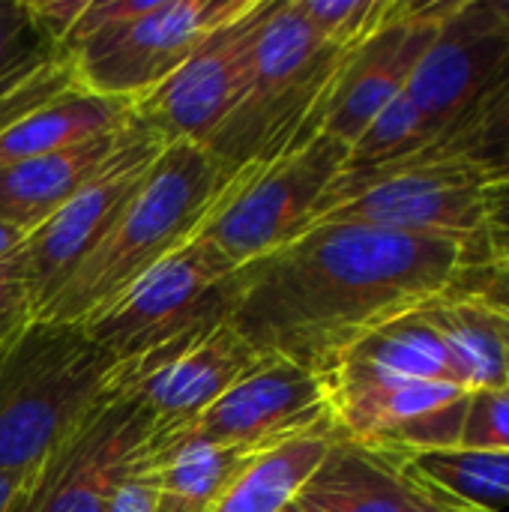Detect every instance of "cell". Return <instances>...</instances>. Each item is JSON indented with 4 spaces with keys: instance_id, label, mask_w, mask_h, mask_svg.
I'll use <instances>...</instances> for the list:
<instances>
[{
    "instance_id": "e575fe53",
    "label": "cell",
    "mask_w": 509,
    "mask_h": 512,
    "mask_svg": "<svg viewBox=\"0 0 509 512\" xmlns=\"http://www.w3.org/2000/svg\"><path fill=\"white\" fill-rule=\"evenodd\" d=\"M24 498V483L12 474L0 471V512H18Z\"/></svg>"
},
{
    "instance_id": "8992f818",
    "label": "cell",
    "mask_w": 509,
    "mask_h": 512,
    "mask_svg": "<svg viewBox=\"0 0 509 512\" xmlns=\"http://www.w3.org/2000/svg\"><path fill=\"white\" fill-rule=\"evenodd\" d=\"M348 150V144L321 132L267 165L237 171L204 219L198 240L222 252L237 270L279 252L315 225Z\"/></svg>"
},
{
    "instance_id": "1f68e13d",
    "label": "cell",
    "mask_w": 509,
    "mask_h": 512,
    "mask_svg": "<svg viewBox=\"0 0 509 512\" xmlns=\"http://www.w3.org/2000/svg\"><path fill=\"white\" fill-rule=\"evenodd\" d=\"M459 285L480 297L492 312L509 315V255L495 258L483 267H471Z\"/></svg>"
},
{
    "instance_id": "f35d334b",
    "label": "cell",
    "mask_w": 509,
    "mask_h": 512,
    "mask_svg": "<svg viewBox=\"0 0 509 512\" xmlns=\"http://www.w3.org/2000/svg\"><path fill=\"white\" fill-rule=\"evenodd\" d=\"M492 6H495V12L501 15V21L509 27V0H492Z\"/></svg>"
},
{
    "instance_id": "836d02e7",
    "label": "cell",
    "mask_w": 509,
    "mask_h": 512,
    "mask_svg": "<svg viewBox=\"0 0 509 512\" xmlns=\"http://www.w3.org/2000/svg\"><path fill=\"white\" fill-rule=\"evenodd\" d=\"M489 252L492 261L509 255V177L489 183Z\"/></svg>"
},
{
    "instance_id": "d4e9b609",
    "label": "cell",
    "mask_w": 509,
    "mask_h": 512,
    "mask_svg": "<svg viewBox=\"0 0 509 512\" xmlns=\"http://www.w3.org/2000/svg\"><path fill=\"white\" fill-rule=\"evenodd\" d=\"M309 27L330 45L357 48L396 9L399 0H294Z\"/></svg>"
},
{
    "instance_id": "9a60e30c",
    "label": "cell",
    "mask_w": 509,
    "mask_h": 512,
    "mask_svg": "<svg viewBox=\"0 0 509 512\" xmlns=\"http://www.w3.org/2000/svg\"><path fill=\"white\" fill-rule=\"evenodd\" d=\"M147 438V414L111 399L27 483L18 512H108L123 465Z\"/></svg>"
},
{
    "instance_id": "74e56055",
    "label": "cell",
    "mask_w": 509,
    "mask_h": 512,
    "mask_svg": "<svg viewBox=\"0 0 509 512\" xmlns=\"http://www.w3.org/2000/svg\"><path fill=\"white\" fill-rule=\"evenodd\" d=\"M498 315V312H495ZM498 321H501V333H504V348H507V375H509V318L507 315H498Z\"/></svg>"
},
{
    "instance_id": "603a6c76",
    "label": "cell",
    "mask_w": 509,
    "mask_h": 512,
    "mask_svg": "<svg viewBox=\"0 0 509 512\" xmlns=\"http://www.w3.org/2000/svg\"><path fill=\"white\" fill-rule=\"evenodd\" d=\"M396 459L414 483L432 489L459 512L509 510V453L456 447Z\"/></svg>"
},
{
    "instance_id": "8d00e7d4",
    "label": "cell",
    "mask_w": 509,
    "mask_h": 512,
    "mask_svg": "<svg viewBox=\"0 0 509 512\" xmlns=\"http://www.w3.org/2000/svg\"><path fill=\"white\" fill-rule=\"evenodd\" d=\"M21 243H24V234H21L18 228L6 225V222H0V264H3L6 258H12V255L21 249Z\"/></svg>"
},
{
    "instance_id": "484cf974",
    "label": "cell",
    "mask_w": 509,
    "mask_h": 512,
    "mask_svg": "<svg viewBox=\"0 0 509 512\" xmlns=\"http://www.w3.org/2000/svg\"><path fill=\"white\" fill-rule=\"evenodd\" d=\"M60 51L63 48L33 24L24 0H0V84Z\"/></svg>"
},
{
    "instance_id": "8fae6325",
    "label": "cell",
    "mask_w": 509,
    "mask_h": 512,
    "mask_svg": "<svg viewBox=\"0 0 509 512\" xmlns=\"http://www.w3.org/2000/svg\"><path fill=\"white\" fill-rule=\"evenodd\" d=\"M267 6L270 0H255L243 15L210 33L177 72L132 105V120L165 147H204L246 93Z\"/></svg>"
},
{
    "instance_id": "30bf717a",
    "label": "cell",
    "mask_w": 509,
    "mask_h": 512,
    "mask_svg": "<svg viewBox=\"0 0 509 512\" xmlns=\"http://www.w3.org/2000/svg\"><path fill=\"white\" fill-rule=\"evenodd\" d=\"M255 0H159V6L105 36L75 45L69 54L84 90L138 102L177 72L192 51Z\"/></svg>"
},
{
    "instance_id": "ffe728a7",
    "label": "cell",
    "mask_w": 509,
    "mask_h": 512,
    "mask_svg": "<svg viewBox=\"0 0 509 512\" xmlns=\"http://www.w3.org/2000/svg\"><path fill=\"white\" fill-rule=\"evenodd\" d=\"M420 315L441 336L465 390L474 393L507 387V348L501 321L480 297L456 285L447 294L426 303Z\"/></svg>"
},
{
    "instance_id": "60d3db41",
    "label": "cell",
    "mask_w": 509,
    "mask_h": 512,
    "mask_svg": "<svg viewBox=\"0 0 509 512\" xmlns=\"http://www.w3.org/2000/svg\"><path fill=\"white\" fill-rule=\"evenodd\" d=\"M282 512H309V510H306V507H300V504L294 501V504H288V507H285Z\"/></svg>"
},
{
    "instance_id": "d6a6232c",
    "label": "cell",
    "mask_w": 509,
    "mask_h": 512,
    "mask_svg": "<svg viewBox=\"0 0 509 512\" xmlns=\"http://www.w3.org/2000/svg\"><path fill=\"white\" fill-rule=\"evenodd\" d=\"M90 0H24L33 24L54 42L63 48L69 30L75 27V21L84 15Z\"/></svg>"
},
{
    "instance_id": "277c9868",
    "label": "cell",
    "mask_w": 509,
    "mask_h": 512,
    "mask_svg": "<svg viewBox=\"0 0 509 512\" xmlns=\"http://www.w3.org/2000/svg\"><path fill=\"white\" fill-rule=\"evenodd\" d=\"M351 51L324 42L294 0H270L246 93L204 150L237 174L309 144Z\"/></svg>"
},
{
    "instance_id": "6da1fadb",
    "label": "cell",
    "mask_w": 509,
    "mask_h": 512,
    "mask_svg": "<svg viewBox=\"0 0 509 512\" xmlns=\"http://www.w3.org/2000/svg\"><path fill=\"white\" fill-rule=\"evenodd\" d=\"M480 258L453 240L315 222L234 273L228 324L261 354L327 375L357 342L420 312Z\"/></svg>"
},
{
    "instance_id": "52a82bcc",
    "label": "cell",
    "mask_w": 509,
    "mask_h": 512,
    "mask_svg": "<svg viewBox=\"0 0 509 512\" xmlns=\"http://www.w3.org/2000/svg\"><path fill=\"white\" fill-rule=\"evenodd\" d=\"M509 84V27L492 0H453L405 96L435 132L420 159H462V141Z\"/></svg>"
},
{
    "instance_id": "5b68a950",
    "label": "cell",
    "mask_w": 509,
    "mask_h": 512,
    "mask_svg": "<svg viewBox=\"0 0 509 512\" xmlns=\"http://www.w3.org/2000/svg\"><path fill=\"white\" fill-rule=\"evenodd\" d=\"M315 222H354L489 252V171L471 159L405 162L363 180H333Z\"/></svg>"
},
{
    "instance_id": "4fadbf2b",
    "label": "cell",
    "mask_w": 509,
    "mask_h": 512,
    "mask_svg": "<svg viewBox=\"0 0 509 512\" xmlns=\"http://www.w3.org/2000/svg\"><path fill=\"white\" fill-rule=\"evenodd\" d=\"M162 150L165 144L135 123V135L120 150V156L75 198H69L51 219H45L36 231L24 237L18 255L30 285L33 318L42 315V309L78 270V264L111 231Z\"/></svg>"
},
{
    "instance_id": "7402d4cb",
    "label": "cell",
    "mask_w": 509,
    "mask_h": 512,
    "mask_svg": "<svg viewBox=\"0 0 509 512\" xmlns=\"http://www.w3.org/2000/svg\"><path fill=\"white\" fill-rule=\"evenodd\" d=\"M156 501L153 512H213L222 492L252 459V453L213 447L204 441L150 444Z\"/></svg>"
},
{
    "instance_id": "ab89813d",
    "label": "cell",
    "mask_w": 509,
    "mask_h": 512,
    "mask_svg": "<svg viewBox=\"0 0 509 512\" xmlns=\"http://www.w3.org/2000/svg\"><path fill=\"white\" fill-rule=\"evenodd\" d=\"M504 177H509V159L507 162H501L495 171H489V183H492V180H504Z\"/></svg>"
},
{
    "instance_id": "ac0fdd59",
    "label": "cell",
    "mask_w": 509,
    "mask_h": 512,
    "mask_svg": "<svg viewBox=\"0 0 509 512\" xmlns=\"http://www.w3.org/2000/svg\"><path fill=\"white\" fill-rule=\"evenodd\" d=\"M414 480L393 453L336 438L297 504L309 512H408Z\"/></svg>"
},
{
    "instance_id": "4316f807",
    "label": "cell",
    "mask_w": 509,
    "mask_h": 512,
    "mask_svg": "<svg viewBox=\"0 0 509 512\" xmlns=\"http://www.w3.org/2000/svg\"><path fill=\"white\" fill-rule=\"evenodd\" d=\"M459 447L483 453H509V384L471 393Z\"/></svg>"
},
{
    "instance_id": "b9f144b4",
    "label": "cell",
    "mask_w": 509,
    "mask_h": 512,
    "mask_svg": "<svg viewBox=\"0 0 509 512\" xmlns=\"http://www.w3.org/2000/svg\"><path fill=\"white\" fill-rule=\"evenodd\" d=\"M507 318H509V315H507Z\"/></svg>"
},
{
    "instance_id": "7c38bea8",
    "label": "cell",
    "mask_w": 509,
    "mask_h": 512,
    "mask_svg": "<svg viewBox=\"0 0 509 512\" xmlns=\"http://www.w3.org/2000/svg\"><path fill=\"white\" fill-rule=\"evenodd\" d=\"M321 429H336L324 378L297 363L264 357L183 432L165 441H147H204L255 456Z\"/></svg>"
},
{
    "instance_id": "2e32d148",
    "label": "cell",
    "mask_w": 509,
    "mask_h": 512,
    "mask_svg": "<svg viewBox=\"0 0 509 512\" xmlns=\"http://www.w3.org/2000/svg\"><path fill=\"white\" fill-rule=\"evenodd\" d=\"M132 135H135V120L126 129L99 135L78 147L3 165L0 222L18 228L27 237L45 219H51L69 198H75L93 177H99L132 141Z\"/></svg>"
},
{
    "instance_id": "5bb4252c",
    "label": "cell",
    "mask_w": 509,
    "mask_h": 512,
    "mask_svg": "<svg viewBox=\"0 0 509 512\" xmlns=\"http://www.w3.org/2000/svg\"><path fill=\"white\" fill-rule=\"evenodd\" d=\"M450 6L453 0H399L393 15L348 54L333 84L321 132L351 147L363 129L405 93Z\"/></svg>"
},
{
    "instance_id": "9c48e42d",
    "label": "cell",
    "mask_w": 509,
    "mask_h": 512,
    "mask_svg": "<svg viewBox=\"0 0 509 512\" xmlns=\"http://www.w3.org/2000/svg\"><path fill=\"white\" fill-rule=\"evenodd\" d=\"M261 360L264 357L225 321L117 363L108 393L111 399L138 405L150 420V438L165 441L195 423Z\"/></svg>"
},
{
    "instance_id": "83f0119b",
    "label": "cell",
    "mask_w": 509,
    "mask_h": 512,
    "mask_svg": "<svg viewBox=\"0 0 509 512\" xmlns=\"http://www.w3.org/2000/svg\"><path fill=\"white\" fill-rule=\"evenodd\" d=\"M462 159H471L483 165L486 171H495L501 162L509 159V84L492 99V105L480 114L474 129L465 135Z\"/></svg>"
},
{
    "instance_id": "d590c367",
    "label": "cell",
    "mask_w": 509,
    "mask_h": 512,
    "mask_svg": "<svg viewBox=\"0 0 509 512\" xmlns=\"http://www.w3.org/2000/svg\"><path fill=\"white\" fill-rule=\"evenodd\" d=\"M408 512H459L456 507H450L441 495H435L432 489L414 483V501H411V510Z\"/></svg>"
},
{
    "instance_id": "4dcf8cb0",
    "label": "cell",
    "mask_w": 509,
    "mask_h": 512,
    "mask_svg": "<svg viewBox=\"0 0 509 512\" xmlns=\"http://www.w3.org/2000/svg\"><path fill=\"white\" fill-rule=\"evenodd\" d=\"M153 501H156L153 462H150L147 441H144V447L123 465L111 492L108 512H153Z\"/></svg>"
},
{
    "instance_id": "ba28073f",
    "label": "cell",
    "mask_w": 509,
    "mask_h": 512,
    "mask_svg": "<svg viewBox=\"0 0 509 512\" xmlns=\"http://www.w3.org/2000/svg\"><path fill=\"white\" fill-rule=\"evenodd\" d=\"M234 273L222 252L195 237L81 327L114 363H126L183 333L225 324L234 309Z\"/></svg>"
},
{
    "instance_id": "f546056e",
    "label": "cell",
    "mask_w": 509,
    "mask_h": 512,
    "mask_svg": "<svg viewBox=\"0 0 509 512\" xmlns=\"http://www.w3.org/2000/svg\"><path fill=\"white\" fill-rule=\"evenodd\" d=\"M18 252L0 264V348H6L33 321L30 285Z\"/></svg>"
},
{
    "instance_id": "d6986e66",
    "label": "cell",
    "mask_w": 509,
    "mask_h": 512,
    "mask_svg": "<svg viewBox=\"0 0 509 512\" xmlns=\"http://www.w3.org/2000/svg\"><path fill=\"white\" fill-rule=\"evenodd\" d=\"M129 123L132 102L99 96L75 84L0 132V168L78 147L99 135L126 129Z\"/></svg>"
},
{
    "instance_id": "44dd1931",
    "label": "cell",
    "mask_w": 509,
    "mask_h": 512,
    "mask_svg": "<svg viewBox=\"0 0 509 512\" xmlns=\"http://www.w3.org/2000/svg\"><path fill=\"white\" fill-rule=\"evenodd\" d=\"M336 438V429H321L255 453L222 492L213 512H282L297 501Z\"/></svg>"
},
{
    "instance_id": "f1b7e54d",
    "label": "cell",
    "mask_w": 509,
    "mask_h": 512,
    "mask_svg": "<svg viewBox=\"0 0 509 512\" xmlns=\"http://www.w3.org/2000/svg\"><path fill=\"white\" fill-rule=\"evenodd\" d=\"M159 6V0H90L84 15L75 21V27L69 30L63 51H72L81 42H90L96 36L114 33L144 15H150Z\"/></svg>"
},
{
    "instance_id": "7a4b0ae2",
    "label": "cell",
    "mask_w": 509,
    "mask_h": 512,
    "mask_svg": "<svg viewBox=\"0 0 509 512\" xmlns=\"http://www.w3.org/2000/svg\"><path fill=\"white\" fill-rule=\"evenodd\" d=\"M231 180L234 171L204 147L168 144L111 231L33 321L84 324L96 318L150 267L198 237Z\"/></svg>"
},
{
    "instance_id": "cb8c5ba5",
    "label": "cell",
    "mask_w": 509,
    "mask_h": 512,
    "mask_svg": "<svg viewBox=\"0 0 509 512\" xmlns=\"http://www.w3.org/2000/svg\"><path fill=\"white\" fill-rule=\"evenodd\" d=\"M435 141H438L435 132L426 126L420 111L402 93L351 144L348 162L336 180H363V177L381 174L387 168L405 165V162L417 159L423 150H429Z\"/></svg>"
},
{
    "instance_id": "3957f363",
    "label": "cell",
    "mask_w": 509,
    "mask_h": 512,
    "mask_svg": "<svg viewBox=\"0 0 509 512\" xmlns=\"http://www.w3.org/2000/svg\"><path fill=\"white\" fill-rule=\"evenodd\" d=\"M114 360L81 324L30 321L0 348V471L27 483L111 402Z\"/></svg>"
},
{
    "instance_id": "e0dca14e",
    "label": "cell",
    "mask_w": 509,
    "mask_h": 512,
    "mask_svg": "<svg viewBox=\"0 0 509 512\" xmlns=\"http://www.w3.org/2000/svg\"><path fill=\"white\" fill-rule=\"evenodd\" d=\"M414 381H450L462 384L450 351L420 312L396 318L357 342L327 375V396H348L378 387L414 384Z\"/></svg>"
}]
</instances>
